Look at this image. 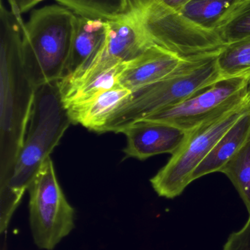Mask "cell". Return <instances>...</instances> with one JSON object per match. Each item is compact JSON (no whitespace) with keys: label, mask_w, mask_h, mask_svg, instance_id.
<instances>
[{"label":"cell","mask_w":250,"mask_h":250,"mask_svg":"<svg viewBox=\"0 0 250 250\" xmlns=\"http://www.w3.org/2000/svg\"><path fill=\"white\" fill-rule=\"evenodd\" d=\"M21 16L1 7L0 189L8 183L23 145L35 98V88L22 62Z\"/></svg>","instance_id":"6da1fadb"},{"label":"cell","mask_w":250,"mask_h":250,"mask_svg":"<svg viewBox=\"0 0 250 250\" xmlns=\"http://www.w3.org/2000/svg\"><path fill=\"white\" fill-rule=\"evenodd\" d=\"M59 81L35 89L28 129L16 159L13 174L0 189V230L7 229L42 163L50 157L70 125V117L62 101Z\"/></svg>","instance_id":"7a4b0ae2"},{"label":"cell","mask_w":250,"mask_h":250,"mask_svg":"<svg viewBox=\"0 0 250 250\" xmlns=\"http://www.w3.org/2000/svg\"><path fill=\"white\" fill-rule=\"evenodd\" d=\"M77 18L68 8L45 6L35 10L23 25L22 62L35 89L63 77Z\"/></svg>","instance_id":"3957f363"},{"label":"cell","mask_w":250,"mask_h":250,"mask_svg":"<svg viewBox=\"0 0 250 250\" xmlns=\"http://www.w3.org/2000/svg\"><path fill=\"white\" fill-rule=\"evenodd\" d=\"M218 54L183 60L167 77L133 92L103 132H119L128 125L181 104L223 78L217 65Z\"/></svg>","instance_id":"277c9868"},{"label":"cell","mask_w":250,"mask_h":250,"mask_svg":"<svg viewBox=\"0 0 250 250\" xmlns=\"http://www.w3.org/2000/svg\"><path fill=\"white\" fill-rule=\"evenodd\" d=\"M151 42L182 60L218 54L226 44L218 32L207 30L179 11L156 0H132Z\"/></svg>","instance_id":"5b68a950"},{"label":"cell","mask_w":250,"mask_h":250,"mask_svg":"<svg viewBox=\"0 0 250 250\" xmlns=\"http://www.w3.org/2000/svg\"><path fill=\"white\" fill-rule=\"evenodd\" d=\"M28 190L34 243L41 250H54L74 229L75 210L60 188L51 157L42 163Z\"/></svg>","instance_id":"8992f818"},{"label":"cell","mask_w":250,"mask_h":250,"mask_svg":"<svg viewBox=\"0 0 250 250\" xmlns=\"http://www.w3.org/2000/svg\"><path fill=\"white\" fill-rule=\"evenodd\" d=\"M245 113L242 105L188 132L180 148L172 154L168 163L151 179L153 188L159 196L173 199L182 195L192 183V174L197 167L225 132Z\"/></svg>","instance_id":"52a82bcc"},{"label":"cell","mask_w":250,"mask_h":250,"mask_svg":"<svg viewBox=\"0 0 250 250\" xmlns=\"http://www.w3.org/2000/svg\"><path fill=\"white\" fill-rule=\"evenodd\" d=\"M250 83L248 77L221 78L181 104L142 120L168 123L190 132L206 122L242 106Z\"/></svg>","instance_id":"ba28073f"},{"label":"cell","mask_w":250,"mask_h":250,"mask_svg":"<svg viewBox=\"0 0 250 250\" xmlns=\"http://www.w3.org/2000/svg\"><path fill=\"white\" fill-rule=\"evenodd\" d=\"M107 21L105 40L98 52L90 60L91 62L107 60L128 62L154 45L144 29L137 10L132 4L124 14Z\"/></svg>","instance_id":"9c48e42d"},{"label":"cell","mask_w":250,"mask_h":250,"mask_svg":"<svg viewBox=\"0 0 250 250\" xmlns=\"http://www.w3.org/2000/svg\"><path fill=\"white\" fill-rule=\"evenodd\" d=\"M127 138L126 157L144 160L161 154H173L183 144L188 132L168 123L139 120L120 129Z\"/></svg>","instance_id":"30bf717a"},{"label":"cell","mask_w":250,"mask_h":250,"mask_svg":"<svg viewBox=\"0 0 250 250\" xmlns=\"http://www.w3.org/2000/svg\"><path fill=\"white\" fill-rule=\"evenodd\" d=\"M183 61L173 53L153 45L127 63L120 85L133 92L167 77Z\"/></svg>","instance_id":"8fae6325"},{"label":"cell","mask_w":250,"mask_h":250,"mask_svg":"<svg viewBox=\"0 0 250 250\" xmlns=\"http://www.w3.org/2000/svg\"><path fill=\"white\" fill-rule=\"evenodd\" d=\"M121 85L66 107L70 121L95 132H103L113 114L132 96Z\"/></svg>","instance_id":"7c38bea8"},{"label":"cell","mask_w":250,"mask_h":250,"mask_svg":"<svg viewBox=\"0 0 250 250\" xmlns=\"http://www.w3.org/2000/svg\"><path fill=\"white\" fill-rule=\"evenodd\" d=\"M107 21L78 16L76 32L63 78L84 67L98 52L105 40Z\"/></svg>","instance_id":"4fadbf2b"},{"label":"cell","mask_w":250,"mask_h":250,"mask_svg":"<svg viewBox=\"0 0 250 250\" xmlns=\"http://www.w3.org/2000/svg\"><path fill=\"white\" fill-rule=\"evenodd\" d=\"M250 137V114L245 112L220 138L205 160L194 171L192 182L210 173L220 172Z\"/></svg>","instance_id":"5bb4252c"},{"label":"cell","mask_w":250,"mask_h":250,"mask_svg":"<svg viewBox=\"0 0 250 250\" xmlns=\"http://www.w3.org/2000/svg\"><path fill=\"white\" fill-rule=\"evenodd\" d=\"M244 0H191L180 13L207 30L218 32Z\"/></svg>","instance_id":"9a60e30c"},{"label":"cell","mask_w":250,"mask_h":250,"mask_svg":"<svg viewBox=\"0 0 250 250\" xmlns=\"http://www.w3.org/2000/svg\"><path fill=\"white\" fill-rule=\"evenodd\" d=\"M217 65L223 78L250 79V38L227 44L217 55Z\"/></svg>","instance_id":"2e32d148"},{"label":"cell","mask_w":250,"mask_h":250,"mask_svg":"<svg viewBox=\"0 0 250 250\" xmlns=\"http://www.w3.org/2000/svg\"><path fill=\"white\" fill-rule=\"evenodd\" d=\"M77 16L113 20L129 11L132 0H56Z\"/></svg>","instance_id":"e0dca14e"},{"label":"cell","mask_w":250,"mask_h":250,"mask_svg":"<svg viewBox=\"0 0 250 250\" xmlns=\"http://www.w3.org/2000/svg\"><path fill=\"white\" fill-rule=\"evenodd\" d=\"M234 185L250 214V137L220 170Z\"/></svg>","instance_id":"ac0fdd59"},{"label":"cell","mask_w":250,"mask_h":250,"mask_svg":"<svg viewBox=\"0 0 250 250\" xmlns=\"http://www.w3.org/2000/svg\"><path fill=\"white\" fill-rule=\"evenodd\" d=\"M219 33L226 45L250 38V0H244Z\"/></svg>","instance_id":"d6986e66"},{"label":"cell","mask_w":250,"mask_h":250,"mask_svg":"<svg viewBox=\"0 0 250 250\" xmlns=\"http://www.w3.org/2000/svg\"><path fill=\"white\" fill-rule=\"evenodd\" d=\"M223 250H250V214L241 230L230 233Z\"/></svg>","instance_id":"ffe728a7"},{"label":"cell","mask_w":250,"mask_h":250,"mask_svg":"<svg viewBox=\"0 0 250 250\" xmlns=\"http://www.w3.org/2000/svg\"><path fill=\"white\" fill-rule=\"evenodd\" d=\"M11 10L16 14L21 15L30 10L34 6L44 0H8Z\"/></svg>","instance_id":"44dd1931"},{"label":"cell","mask_w":250,"mask_h":250,"mask_svg":"<svg viewBox=\"0 0 250 250\" xmlns=\"http://www.w3.org/2000/svg\"><path fill=\"white\" fill-rule=\"evenodd\" d=\"M164 7L176 11H180L191 0H156Z\"/></svg>","instance_id":"7402d4cb"},{"label":"cell","mask_w":250,"mask_h":250,"mask_svg":"<svg viewBox=\"0 0 250 250\" xmlns=\"http://www.w3.org/2000/svg\"><path fill=\"white\" fill-rule=\"evenodd\" d=\"M243 108L244 110H245V112L248 113V114H250V83L248 93H247L245 101H244Z\"/></svg>","instance_id":"603a6c76"}]
</instances>
